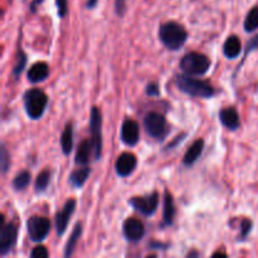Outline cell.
I'll use <instances>...</instances> for the list:
<instances>
[{
	"instance_id": "obj_33",
	"label": "cell",
	"mask_w": 258,
	"mask_h": 258,
	"mask_svg": "<svg viewBox=\"0 0 258 258\" xmlns=\"http://www.w3.org/2000/svg\"><path fill=\"white\" fill-rule=\"evenodd\" d=\"M256 48H258V35L248 43V45H247V52H251V50L256 49Z\"/></svg>"
},
{
	"instance_id": "obj_24",
	"label": "cell",
	"mask_w": 258,
	"mask_h": 258,
	"mask_svg": "<svg viewBox=\"0 0 258 258\" xmlns=\"http://www.w3.org/2000/svg\"><path fill=\"white\" fill-rule=\"evenodd\" d=\"M30 180H32V176H30L29 171H22L13 180V188L15 190H23L29 185Z\"/></svg>"
},
{
	"instance_id": "obj_21",
	"label": "cell",
	"mask_w": 258,
	"mask_h": 258,
	"mask_svg": "<svg viewBox=\"0 0 258 258\" xmlns=\"http://www.w3.org/2000/svg\"><path fill=\"white\" fill-rule=\"evenodd\" d=\"M90 168L76 169V170L70 175V183L72 184V186H75V188H81V186L85 185L86 180H87L88 176H90Z\"/></svg>"
},
{
	"instance_id": "obj_32",
	"label": "cell",
	"mask_w": 258,
	"mask_h": 258,
	"mask_svg": "<svg viewBox=\"0 0 258 258\" xmlns=\"http://www.w3.org/2000/svg\"><path fill=\"white\" fill-rule=\"evenodd\" d=\"M146 93L149 96H159V86L156 83H150L146 87Z\"/></svg>"
},
{
	"instance_id": "obj_25",
	"label": "cell",
	"mask_w": 258,
	"mask_h": 258,
	"mask_svg": "<svg viewBox=\"0 0 258 258\" xmlns=\"http://www.w3.org/2000/svg\"><path fill=\"white\" fill-rule=\"evenodd\" d=\"M50 180V171L49 170H43L39 175L37 176L35 180V190L37 191H44L47 189L48 184Z\"/></svg>"
},
{
	"instance_id": "obj_28",
	"label": "cell",
	"mask_w": 258,
	"mask_h": 258,
	"mask_svg": "<svg viewBox=\"0 0 258 258\" xmlns=\"http://www.w3.org/2000/svg\"><path fill=\"white\" fill-rule=\"evenodd\" d=\"M55 5H57L58 15L60 18H64L68 12V0H55Z\"/></svg>"
},
{
	"instance_id": "obj_23",
	"label": "cell",
	"mask_w": 258,
	"mask_h": 258,
	"mask_svg": "<svg viewBox=\"0 0 258 258\" xmlns=\"http://www.w3.org/2000/svg\"><path fill=\"white\" fill-rule=\"evenodd\" d=\"M244 30L248 33L254 32V30L258 29V7L252 8L251 10L247 14L246 19H244Z\"/></svg>"
},
{
	"instance_id": "obj_30",
	"label": "cell",
	"mask_w": 258,
	"mask_h": 258,
	"mask_svg": "<svg viewBox=\"0 0 258 258\" xmlns=\"http://www.w3.org/2000/svg\"><path fill=\"white\" fill-rule=\"evenodd\" d=\"M251 228H252L251 221H249V219H244L241 224V237L242 238H246V237L248 236Z\"/></svg>"
},
{
	"instance_id": "obj_34",
	"label": "cell",
	"mask_w": 258,
	"mask_h": 258,
	"mask_svg": "<svg viewBox=\"0 0 258 258\" xmlns=\"http://www.w3.org/2000/svg\"><path fill=\"white\" fill-rule=\"evenodd\" d=\"M43 3V0H33L32 4H30V10L32 12H35V8L38 7V5H40Z\"/></svg>"
},
{
	"instance_id": "obj_35",
	"label": "cell",
	"mask_w": 258,
	"mask_h": 258,
	"mask_svg": "<svg viewBox=\"0 0 258 258\" xmlns=\"http://www.w3.org/2000/svg\"><path fill=\"white\" fill-rule=\"evenodd\" d=\"M98 0H87V3H86V7H87V9H92V8H95L96 5H97Z\"/></svg>"
},
{
	"instance_id": "obj_2",
	"label": "cell",
	"mask_w": 258,
	"mask_h": 258,
	"mask_svg": "<svg viewBox=\"0 0 258 258\" xmlns=\"http://www.w3.org/2000/svg\"><path fill=\"white\" fill-rule=\"evenodd\" d=\"M175 83L181 92L193 96V97L209 98L216 93L214 87L211 83L207 82V81L197 80V78H193L188 75L176 76Z\"/></svg>"
},
{
	"instance_id": "obj_9",
	"label": "cell",
	"mask_w": 258,
	"mask_h": 258,
	"mask_svg": "<svg viewBox=\"0 0 258 258\" xmlns=\"http://www.w3.org/2000/svg\"><path fill=\"white\" fill-rule=\"evenodd\" d=\"M18 238V227L14 223H7L2 222V229H0V254L5 256L12 251L13 247L17 243Z\"/></svg>"
},
{
	"instance_id": "obj_18",
	"label": "cell",
	"mask_w": 258,
	"mask_h": 258,
	"mask_svg": "<svg viewBox=\"0 0 258 258\" xmlns=\"http://www.w3.org/2000/svg\"><path fill=\"white\" fill-rule=\"evenodd\" d=\"M203 149H204V140L203 139H198V140H197L196 143L188 149V151H186L185 155H184V160H183L184 165L186 166L193 165V164L198 160L199 156L202 155Z\"/></svg>"
},
{
	"instance_id": "obj_1",
	"label": "cell",
	"mask_w": 258,
	"mask_h": 258,
	"mask_svg": "<svg viewBox=\"0 0 258 258\" xmlns=\"http://www.w3.org/2000/svg\"><path fill=\"white\" fill-rule=\"evenodd\" d=\"M159 38L161 43L170 50H178L185 44L188 33L185 28L176 22H166L160 25Z\"/></svg>"
},
{
	"instance_id": "obj_27",
	"label": "cell",
	"mask_w": 258,
	"mask_h": 258,
	"mask_svg": "<svg viewBox=\"0 0 258 258\" xmlns=\"http://www.w3.org/2000/svg\"><path fill=\"white\" fill-rule=\"evenodd\" d=\"M30 258H49V253H48V249L44 246H38L33 248Z\"/></svg>"
},
{
	"instance_id": "obj_5",
	"label": "cell",
	"mask_w": 258,
	"mask_h": 258,
	"mask_svg": "<svg viewBox=\"0 0 258 258\" xmlns=\"http://www.w3.org/2000/svg\"><path fill=\"white\" fill-rule=\"evenodd\" d=\"M90 128L91 134H92L91 140H92L93 148H95V159L98 160L101 158V153H102V115L97 107H93L91 110Z\"/></svg>"
},
{
	"instance_id": "obj_22",
	"label": "cell",
	"mask_w": 258,
	"mask_h": 258,
	"mask_svg": "<svg viewBox=\"0 0 258 258\" xmlns=\"http://www.w3.org/2000/svg\"><path fill=\"white\" fill-rule=\"evenodd\" d=\"M60 146H62L63 153L66 155H70L73 149V128L71 123L66 126L62 135H60Z\"/></svg>"
},
{
	"instance_id": "obj_12",
	"label": "cell",
	"mask_w": 258,
	"mask_h": 258,
	"mask_svg": "<svg viewBox=\"0 0 258 258\" xmlns=\"http://www.w3.org/2000/svg\"><path fill=\"white\" fill-rule=\"evenodd\" d=\"M140 139V127L139 123L134 120H125L121 127V140L128 146H134L139 143Z\"/></svg>"
},
{
	"instance_id": "obj_38",
	"label": "cell",
	"mask_w": 258,
	"mask_h": 258,
	"mask_svg": "<svg viewBox=\"0 0 258 258\" xmlns=\"http://www.w3.org/2000/svg\"><path fill=\"white\" fill-rule=\"evenodd\" d=\"M146 258H158V257H156L155 254H150V256H148Z\"/></svg>"
},
{
	"instance_id": "obj_29",
	"label": "cell",
	"mask_w": 258,
	"mask_h": 258,
	"mask_svg": "<svg viewBox=\"0 0 258 258\" xmlns=\"http://www.w3.org/2000/svg\"><path fill=\"white\" fill-rule=\"evenodd\" d=\"M9 165H10L9 155H8V151H7V149H5V146H3V148H2V169H3V173H7Z\"/></svg>"
},
{
	"instance_id": "obj_13",
	"label": "cell",
	"mask_w": 258,
	"mask_h": 258,
	"mask_svg": "<svg viewBox=\"0 0 258 258\" xmlns=\"http://www.w3.org/2000/svg\"><path fill=\"white\" fill-rule=\"evenodd\" d=\"M138 165V159L134 154L123 153L116 161V171L120 176H128Z\"/></svg>"
},
{
	"instance_id": "obj_6",
	"label": "cell",
	"mask_w": 258,
	"mask_h": 258,
	"mask_svg": "<svg viewBox=\"0 0 258 258\" xmlns=\"http://www.w3.org/2000/svg\"><path fill=\"white\" fill-rule=\"evenodd\" d=\"M27 228L28 234L33 242H42L49 234L50 222L44 217H32L28 219Z\"/></svg>"
},
{
	"instance_id": "obj_14",
	"label": "cell",
	"mask_w": 258,
	"mask_h": 258,
	"mask_svg": "<svg viewBox=\"0 0 258 258\" xmlns=\"http://www.w3.org/2000/svg\"><path fill=\"white\" fill-rule=\"evenodd\" d=\"M219 120L222 125L226 126L229 130H237L239 127V115L236 108L227 107L219 112Z\"/></svg>"
},
{
	"instance_id": "obj_26",
	"label": "cell",
	"mask_w": 258,
	"mask_h": 258,
	"mask_svg": "<svg viewBox=\"0 0 258 258\" xmlns=\"http://www.w3.org/2000/svg\"><path fill=\"white\" fill-rule=\"evenodd\" d=\"M25 63H27V57L24 55V53L19 52V54H18L17 64L14 66V70H13V76H14V78L19 77V75L23 72V70H24Z\"/></svg>"
},
{
	"instance_id": "obj_16",
	"label": "cell",
	"mask_w": 258,
	"mask_h": 258,
	"mask_svg": "<svg viewBox=\"0 0 258 258\" xmlns=\"http://www.w3.org/2000/svg\"><path fill=\"white\" fill-rule=\"evenodd\" d=\"M95 153V148L91 139H86L78 145L77 153H76V163L80 165H86L90 161L91 154Z\"/></svg>"
},
{
	"instance_id": "obj_7",
	"label": "cell",
	"mask_w": 258,
	"mask_h": 258,
	"mask_svg": "<svg viewBox=\"0 0 258 258\" xmlns=\"http://www.w3.org/2000/svg\"><path fill=\"white\" fill-rule=\"evenodd\" d=\"M146 133L154 139H163L168 133V123L163 115L158 112H150L144 120Z\"/></svg>"
},
{
	"instance_id": "obj_20",
	"label": "cell",
	"mask_w": 258,
	"mask_h": 258,
	"mask_svg": "<svg viewBox=\"0 0 258 258\" xmlns=\"http://www.w3.org/2000/svg\"><path fill=\"white\" fill-rule=\"evenodd\" d=\"M82 236V224H76L75 229H73L72 234H71L70 239H68L67 244H66V249H64V258H71L72 257L73 252H75L76 246H77L78 239L81 238Z\"/></svg>"
},
{
	"instance_id": "obj_4",
	"label": "cell",
	"mask_w": 258,
	"mask_h": 258,
	"mask_svg": "<svg viewBox=\"0 0 258 258\" xmlns=\"http://www.w3.org/2000/svg\"><path fill=\"white\" fill-rule=\"evenodd\" d=\"M180 70L188 76L206 75L211 68V59L202 53L191 52L184 55L180 60Z\"/></svg>"
},
{
	"instance_id": "obj_37",
	"label": "cell",
	"mask_w": 258,
	"mask_h": 258,
	"mask_svg": "<svg viewBox=\"0 0 258 258\" xmlns=\"http://www.w3.org/2000/svg\"><path fill=\"white\" fill-rule=\"evenodd\" d=\"M186 258H199V253L197 251H191V252H189Z\"/></svg>"
},
{
	"instance_id": "obj_15",
	"label": "cell",
	"mask_w": 258,
	"mask_h": 258,
	"mask_svg": "<svg viewBox=\"0 0 258 258\" xmlns=\"http://www.w3.org/2000/svg\"><path fill=\"white\" fill-rule=\"evenodd\" d=\"M28 80L33 83H38L44 81L45 78L49 76V67H48L47 63L44 62H38L35 64H33L30 67V70L28 71Z\"/></svg>"
},
{
	"instance_id": "obj_8",
	"label": "cell",
	"mask_w": 258,
	"mask_h": 258,
	"mask_svg": "<svg viewBox=\"0 0 258 258\" xmlns=\"http://www.w3.org/2000/svg\"><path fill=\"white\" fill-rule=\"evenodd\" d=\"M130 204L141 214L150 217L155 213L159 206V194L151 193L145 197H134L130 199Z\"/></svg>"
},
{
	"instance_id": "obj_17",
	"label": "cell",
	"mask_w": 258,
	"mask_h": 258,
	"mask_svg": "<svg viewBox=\"0 0 258 258\" xmlns=\"http://www.w3.org/2000/svg\"><path fill=\"white\" fill-rule=\"evenodd\" d=\"M241 50H242V44H241V40L237 35H231V37L227 38V40L224 42L223 45V52L224 55L227 58H237L239 54H241Z\"/></svg>"
},
{
	"instance_id": "obj_31",
	"label": "cell",
	"mask_w": 258,
	"mask_h": 258,
	"mask_svg": "<svg viewBox=\"0 0 258 258\" xmlns=\"http://www.w3.org/2000/svg\"><path fill=\"white\" fill-rule=\"evenodd\" d=\"M115 10L117 15H123L126 10V0H115Z\"/></svg>"
},
{
	"instance_id": "obj_19",
	"label": "cell",
	"mask_w": 258,
	"mask_h": 258,
	"mask_svg": "<svg viewBox=\"0 0 258 258\" xmlns=\"http://www.w3.org/2000/svg\"><path fill=\"white\" fill-rule=\"evenodd\" d=\"M164 223L166 226L173 224L174 218H175V206H174L173 197L170 193L166 191L165 198H164Z\"/></svg>"
},
{
	"instance_id": "obj_3",
	"label": "cell",
	"mask_w": 258,
	"mask_h": 258,
	"mask_svg": "<svg viewBox=\"0 0 258 258\" xmlns=\"http://www.w3.org/2000/svg\"><path fill=\"white\" fill-rule=\"evenodd\" d=\"M48 105V96L39 88H32L24 93V107L28 116L33 120H38L44 113Z\"/></svg>"
},
{
	"instance_id": "obj_36",
	"label": "cell",
	"mask_w": 258,
	"mask_h": 258,
	"mask_svg": "<svg viewBox=\"0 0 258 258\" xmlns=\"http://www.w3.org/2000/svg\"><path fill=\"white\" fill-rule=\"evenodd\" d=\"M211 258H228V257H227V254L223 253V252H216V253H214Z\"/></svg>"
},
{
	"instance_id": "obj_11",
	"label": "cell",
	"mask_w": 258,
	"mask_h": 258,
	"mask_svg": "<svg viewBox=\"0 0 258 258\" xmlns=\"http://www.w3.org/2000/svg\"><path fill=\"white\" fill-rule=\"evenodd\" d=\"M145 234V226L136 218H127L123 223V236L130 242H139Z\"/></svg>"
},
{
	"instance_id": "obj_10",
	"label": "cell",
	"mask_w": 258,
	"mask_h": 258,
	"mask_svg": "<svg viewBox=\"0 0 258 258\" xmlns=\"http://www.w3.org/2000/svg\"><path fill=\"white\" fill-rule=\"evenodd\" d=\"M75 209L76 201L75 199H68L64 207L57 213V216H55V229H57L58 236H62L66 229H67V226L70 223V219L72 217Z\"/></svg>"
}]
</instances>
